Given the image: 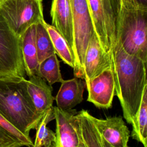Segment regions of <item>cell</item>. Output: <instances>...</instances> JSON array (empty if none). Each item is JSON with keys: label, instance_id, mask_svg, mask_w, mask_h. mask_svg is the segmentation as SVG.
Masks as SVG:
<instances>
[{"label": "cell", "instance_id": "4fadbf2b", "mask_svg": "<svg viewBox=\"0 0 147 147\" xmlns=\"http://www.w3.org/2000/svg\"><path fill=\"white\" fill-rule=\"evenodd\" d=\"M27 90L36 111L44 115L53 107L55 97L52 95V87L47 82L37 75L29 78L26 81Z\"/></svg>", "mask_w": 147, "mask_h": 147}, {"label": "cell", "instance_id": "ffe728a7", "mask_svg": "<svg viewBox=\"0 0 147 147\" xmlns=\"http://www.w3.org/2000/svg\"><path fill=\"white\" fill-rule=\"evenodd\" d=\"M37 76L45 79L51 86L55 83H61L63 81L59 61L56 53L39 63Z\"/></svg>", "mask_w": 147, "mask_h": 147}, {"label": "cell", "instance_id": "30bf717a", "mask_svg": "<svg viewBox=\"0 0 147 147\" xmlns=\"http://www.w3.org/2000/svg\"><path fill=\"white\" fill-rule=\"evenodd\" d=\"M56 120V147H76L79 142V133L76 127L75 109L63 110L53 107Z\"/></svg>", "mask_w": 147, "mask_h": 147}, {"label": "cell", "instance_id": "8fae6325", "mask_svg": "<svg viewBox=\"0 0 147 147\" xmlns=\"http://www.w3.org/2000/svg\"><path fill=\"white\" fill-rule=\"evenodd\" d=\"M110 68L109 55L102 48L95 33L88 43L84 59V80L86 85L104 71Z\"/></svg>", "mask_w": 147, "mask_h": 147}, {"label": "cell", "instance_id": "9a60e30c", "mask_svg": "<svg viewBox=\"0 0 147 147\" xmlns=\"http://www.w3.org/2000/svg\"><path fill=\"white\" fill-rule=\"evenodd\" d=\"M36 25L30 26L21 37L25 74L29 78L38 75L39 66L36 45Z\"/></svg>", "mask_w": 147, "mask_h": 147}, {"label": "cell", "instance_id": "277c9868", "mask_svg": "<svg viewBox=\"0 0 147 147\" xmlns=\"http://www.w3.org/2000/svg\"><path fill=\"white\" fill-rule=\"evenodd\" d=\"M147 9L122 7L118 41L128 54L147 62Z\"/></svg>", "mask_w": 147, "mask_h": 147}, {"label": "cell", "instance_id": "ac0fdd59", "mask_svg": "<svg viewBox=\"0 0 147 147\" xmlns=\"http://www.w3.org/2000/svg\"><path fill=\"white\" fill-rule=\"evenodd\" d=\"M55 119L54 109L52 107L44 114L36 130V137L32 147H51L56 141V134L47 124Z\"/></svg>", "mask_w": 147, "mask_h": 147}, {"label": "cell", "instance_id": "603a6c76", "mask_svg": "<svg viewBox=\"0 0 147 147\" xmlns=\"http://www.w3.org/2000/svg\"><path fill=\"white\" fill-rule=\"evenodd\" d=\"M25 145L0 126V147H22Z\"/></svg>", "mask_w": 147, "mask_h": 147}, {"label": "cell", "instance_id": "ba28073f", "mask_svg": "<svg viewBox=\"0 0 147 147\" xmlns=\"http://www.w3.org/2000/svg\"><path fill=\"white\" fill-rule=\"evenodd\" d=\"M86 88L88 91V102L99 109L111 107L115 95V84L110 68L90 80L86 85Z\"/></svg>", "mask_w": 147, "mask_h": 147}, {"label": "cell", "instance_id": "9c48e42d", "mask_svg": "<svg viewBox=\"0 0 147 147\" xmlns=\"http://www.w3.org/2000/svg\"><path fill=\"white\" fill-rule=\"evenodd\" d=\"M90 117L102 139L113 147H127L130 131L121 116L99 119Z\"/></svg>", "mask_w": 147, "mask_h": 147}, {"label": "cell", "instance_id": "3957f363", "mask_svg": "<svg viewBox=\"0 0 147 147\" xmlns=\"http://www.w3.org/2000/svg\"><path fill=\"white\" fill-rule=\"evenodd\" d=\"M95 33L108 54L118 42L122 0H87Z\"/></svg>", "mask_w": 147, "mask_h": 147}, {"label": "cell", "instance_id": "83f0119b", "mask_svg": "<svg viewBox=\"0 0 147 147\" xmlns=\"http://www.w3.org/2000/svg\"><path fill=\"white\" fill-rule=\"evenodd\" d=\"M127 147H130V146H127Z\"/></svg>", "mask_w": 147, "mask_h": 147}, {"label": "cell", "instance_id": "5b68a950", "mask_svg": "<svg viewBox=\"0 0 147 147\" xmlns=\"http://www.w3.org/2000/svg\"><path fill=\"white\" fill-rule=\"evenodd\" d=\"M73 28L75 77L84 79L83 65L86 50L91 37L95 33L87 0H69Z\"/></svg>", "mask_w": 147, "mask_h": 147}, {"label": "cell", "instance_id": "d6986e66", "mask_svg": "<svg viewBox=\"0 0 147 147\" xmlns=\"http://www.w3.org/2000/svg\"><path fill=\"white\" fill-rule=\"evenodd\" d=\"M44 25L50 36L56 54L64 63L73 68L74 65V55L67 42L52 25L44 21Z\"/></svg>", "mask_w": 147, "mask_h": 147}, {"label": "cell", "instance_id": "5bb4252c", "mask_svg": "<svg viewBox=\"0 0 147 147\" xmlns=\"http://www.w3.org/2000/svg\"><path fill=\"white\" fill-rule=\"evenodd\" d=\"M85 88V82L82 79L75 77L71 79L63 80L55 97L57 107L63 110L73 109L83 101Z\"/></svg>", "mask_w": 147, "mask_h": 147}, {"label": "cell", "instance_id": "d4e9b609", "mask_svg": "<svg viewBox=\"0 0 147 147\" xmlns=\"http://www.w3.org/2000/svg\"><path fill=\"white\" fill-rule=\"evenodd\" d=\"M75 119H76V127H77V130H78V133H79V142H78V144L76 147H86V144L84 142V141H83V140L82 138V136H81V134H80V130H79V126H78V121H77V119L76 118V116H75Z\"/></svg>", "mask_w": 147, "mask_h": 147}, {"label": "cell", "instance_id": "2e32d148", "mask_svg": "<svg viewBox=\"0 0 147 147\" xmlns=\"http://www.w3.org/2000/svg\"><path fill=\"white\" fill-rule=\"evenodd\" d=\"M87 110H82L75 116L82 138L86 147H104L103 139L98 131Z\"/></svg>", "mask_w": 147, "mask_h": 147}, {"label": "cell", "instance_id": "6da1fadb", "mask_svg": "<svg viewBox=\"0 0 147 147\" xmlns=\"http://www.w3.org/2000/svg\"><path fill=\"white\" fill-rule=\"evenodd\" d=\"M109 55L115 95L119 100L124 118L131 124L139 109L145 88L147 87L146 63L126 53L119 41Z\"/></svg>", "mask_w": 147, "mask_h": 147}, {"label": "cell", "instance_id": "7c38bea8", "mask_svg": "<svg viewBox=\"0 0 147 147\" xmlns=\"http://www.w3.org/2000/svg\"><path fill=\"white\" fill-rule=\"evenodd\" d=\"M51 16L52 25L64 38L72 52L74 36L69 1L52 0Z\"/></svg>", "mask_w": 147, "mask_h": 147}, {"label": "cell", "instance_id": "44dd1931", "mask_svg": "<svg viewBox=\"0 0 147 147\" xmlns=\"http://www.w3.org/2000/svg\"><path fill=\"white\" fill-rule=\"evenodd\" d=\"M44 21L36 25V45L39 63L56 53L51 39L44 25Z\"/></svg>", "mask_w": 147, "mask_h": 147}, {"label": "cell", "instance_id": "4316f807", "mask_svg": "<svg viewBox=\"0 0 147 147\" xmlns=\"http://www.w3.org/2000/svg\"><path fill=\"white\" fill-rule=\"evenodd\" d=\"M51 147H56V146H55V145H53V146H51Z\"/></svg>", "mask_w": 147, "mask_h": 147}, {"label": "cell", "instance_id": "8992f818", "mask_svg": "<svg viewBox=\"0 0 147 147\" xmlns=\"http://www.w3.org/2000/svg\"><path fill=\"white\" fill-rule=\"evenodd\" d=\"M0 16L21 37L30 26L44 20L42 0H0Z\"/></svg>", "mask_w": 147, "mask_h": 147}, {"label": "cell", "instance_id": "7402d4cb", "mask_svg": "<svg viewBox=\"0 0 147 147\" xmlns=\"http://www.w3.org/2000/svg\"><path fill=\"white\" fill-rule=\"evenodd\" d=\"M0 126L14 137L16 139L22 142L25 146L32 147L33 142L30 137H28L21 133L11 123H10L4 116L0 113Z\"/></svg>", "mask_w": 147, "mask_h": 147}, {"label": "cell", "instance_id": "7a4b0ae2", "mask_svg": "<svg viewBox=\"0 0 147 147\" xmlns=\"http://www.w3.org/2000/svg\"><path fill=\"white\" fill-rule=\"evenodd\" d=\"M25 77L0 78V113L28 137L44 115L36 110L27 90Z\"/></svg>", "mask_w": 147, "mask_h": 147}, {"label": "cell", "instance_id": "52a82bcc", "mask_svg": "<svg viewBox=\"0 0 147 147\" xmlns=\"http://www.w3.org/2000/svg\"><path fill=\"white\" fill-rule=\"evenodd\" d=\"M25 75L21 37L0 16V78H23Z\"/></svg>", "mask_w": 147, "mask_h": 147}, {"label": "cell", "instance_id": "e0dca14e", "mask_svg": "<svg viewBox=\"0 0 147 147\" xmlns=\"http://www.w3.org/2000/svg\"><path fill=\"white\" fill-rule=\"evenodd\" d=\"M131 137L146 147L147 141V87L144 91L139 109L132 121Z\"/></svg>", "mask_w": 147, "mask_h": 147}, {"label": "cell", "instance_id": "cb8c5ba5", "mask_svg": "<svg viewBox=\"0 0 147 147\" xmlns=\"http://www.w3.org/2000/svg\"><path fill=\"white\" fill-rule=\"evenodd\" d=\"M122 2L125 7L147 9V0H122Z\"/></svg>", "mask_w": 147, "mask_h": 147}, {"label": "cell", "instance_id": "484cf974", "mask_svg": "<svg viewBox=\"0 0 147 147\" xmlns=\"http://www.w3.org/2000/svg\"><path fill=\"white\" fill-rule=\"evenodd\" d=\"M103 144L104 147H113L111 145H110L109 144H108L107 142H106L103 140Z\"/></svg>", "mask_w": 147, "mask_h": 147}]
</instances>
